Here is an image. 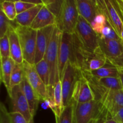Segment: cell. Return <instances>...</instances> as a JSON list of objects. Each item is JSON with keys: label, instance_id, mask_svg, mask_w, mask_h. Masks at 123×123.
Wrapping results in <instances>:
<instances>
[{"label": "cell", "instance_id": "obj_29", "mask_svg": "<svg viewBox=\"0 0 123 123\" xmlns=\"http://www.w3.org/2000/svg\"><path fill=\"white\" fill-rule=\"evenodd\" d=\"M106 23L107 21L105 16L103 14L97 12V15L91 23V26L98 37L100 36L103 28L106 25Z\"/></svg>", "mask_w": 123, "mask_h": 123}, {"label": "cell", "instance_id": "obj_6", "mask_svg": "<svg viewBox=\"0 0 123 123\" xmlns=\"http://www.w3.org/2000/svg\"><path fill=\"white\" fill-rule=\"evenodd\" d=\"M97 12L105 16L106 21L120 37L123 22L115 1L96 0Z\"/></svg>", "mask_w": 123, "mask_h": 123}, {"label": "cell", "instance_id": "obj_15", "mask_svg": "<svg viewBox=\"0 0 123 123\" xmlns=\"http://www.w3.org/2000/svg\"><path fill=\"white\" fill-rule=\"evenodd\" d=\"M55 27V25H51L37 31L34 64L44 58Z\"/></svg>", "mask_w": 123, "mask_h": 123}, {"label": "cell", "instance_id": "obj_23", "mask_svg": "<svg viewBox=\"0 0 123 123\" xmlns=\"http://www.w3.org/2000/svg\"><path fill=\"white\" fill-rule=\"evenodd\" d=\"M43 6V4L36 6L20 14H18L14 21L20 26L30 27Z\"/></svg>", "mask_w": 123, "mask_h": 123}, {"label": "cell", "instance_id": "obj_38", "mask_svg": "<svg viewBox=\"0 0 123 123\" xmlns=\"http://www.w3.org/2000/svg\"><path fill=\"white\" fill-rule=\"evenodd\" d=\"M114 120L117 121L118 123H123V108H121L114 116L112 118Z\"/></svg>", "mask_w": 123, "mask_h": 123}, {"label": "cell", "instance_id": "obj_24", "mask_svg": "<svg viewBox=\"0 0 123 123\" xmlns=\"http://www.w3.org/2000/svg\"><path fill=\"white\" fill-rule=\"evenodd\" d=\"M95 78H119L120 72L117 68L108 61L103 67L91 72H85Z\"/></svg>", "mask_w": 123, "mask_h": 123}, {"label": "cell", "instance_id": "obj_12", "mask_svg": "<svg viewBox=\"0 0 123 123\" xmlns=\"http://www.w3.org/2000/svg\"><path fill=\"white\" fill-rule=\"evenodd\" d=\"M9 97L12 101V112L20 113L28 122H30L33 117L31 115L29 104L20 85L12 88Z\"/></svg>", "mask_w": 123, "mask_h": 123}, {"label": "cell", "instance_id": "obj_5", "mask_svg": "<svg viewBox=\"0 0 123 123\" xmlns=\"http://www.w3.org/2000/svg\"><path fill=\"white\" fill-rule=\"evenodd\" d=\"M95 100L100 102L107 113V119L112 117L123 108V90H107L95 96Z\"/></svg>", "mask_w": 123, "mask_h": 123}, {"label": "cell", "instance_id": "obj_35", "mask_svg": "<svg viewBox=\"0 0 123 123\" xmlns=\"http://www.w3.org/2000/svg\"><path fill=\"white\" fill-rule=\"evenodd\" d=\"M108 61L116 67L120 73H123V53L116 58L108 59Z\"/></svg>", "mask_w": 123, "mask_h": 123}, {"label": "cell", "instance_id": "obj_25", "mask_svg": "<svg viewBox=\"0 0 123 123\" xmlns=\"http://www.w3.org/2000/svg\"><path fill=\"white\" fill-rule=\"evenodd\" d=\"M36 71L39 76L47 86H49L50 84V70L46 61L42 59L37 64H35Z\"/></svg>", "mask_w": 123, "mask_h": 123}, {"label": "cell", "instance_id": "obj_21", "mask_svg": "<svg viewBox=\"0 0 123 123\" xmlns=\"http://www.w3.org/2000/svg\"><path fill=\"white\" fill-rule=\"evenodd\" d=\"M51 102L49 103V107L51 108L55 114V117H60L62 111L64 109L62 100V86L61 80L56 83L52 88L50 93Z\"/></svg>", "mask_w": 123, "mask_h": 123}, {"label": "cell", "instance_id": "obj_34", "mask_svg": "<svg viewBox=\"0 0 123 123\" xmlns=\"http://www.w3.org/2000/svg\"><path fill=\"white\" fill-rule=\"evenodd\" d=\"M14 4H15L17 14H20L36 6V5L30 3L26 1H14Z\"/></svg>", "mask_w": 123, "mask_h": 123}, {"label": "cell", "instance_id": "obj_2", "mask_svg": "<svg viewBox=\"0 0 123 123\" xmlns=\"http://www.w3.org/2000/svg\"><path fill=\"white\" fill-rule=\"evenodd\" d=\"M73 123H88L98 118H107V113L102 103L94 100L86 103H77L73 101Z\"/></svg>", "mask_w": 123, "mask_h": 123}, {"label": "cell", "instance_id": "obj_43", "mask_svg": "<svg viewBox=\"0 0 123 123\" xmlns=\"http://www.w3.org/2000/svg\"><path fill=\"white\" fill-rule=\"evenodd\" d=\"M29 123H34V117L31 118V120H30V122H29Z\"/></svg>", "mask_w": 123, "mask_h": 123}, {"label": "cell", "instance_id": "obj_8", "mask_svg": "<svg viewBox=\"0 0 123 123\" xmlns=\"http://www.w3.org/2000/svg\"><path fill=\"white\" fill-rule=\"evenodd\" d=\"M80 71L81 70H80L76 66L71 63L69 61H68L61 80L62 100L64 108L69 105L73 101L72 96L73 89Z\"/></svg>", "mask_w": 123, "mask_h": 123}, {"label": "cell", "instance_id": "obj_18", "mask_svg": "<svg viewBox=\"0 0 123 123\" xmlns=\"http://www.w3.org/2000/svg\"><path fill=\"white\" fill-rule=\"evenodd\" d=\"M8 34L10 42L11 58L15 62V63L22 64L24 62V58H23L21 46L18 34L13 26V24L8 30Z\"/></svg>", "mask_w": 123, "mask_h": 123}, {"label": "cell", "instance_id": "obj_17", "mask_svg": "<svg viewBox=\"0 0 123 123\" xmlns=\"http://www.w3.org/2000/svg\"><path fill=\"white\" fill-rule=\"evenodd\" d=\"M78 13L91 25L97 14L96 0H76Z\"/></svg>", "mask_w": 123, "mask_h": 123}, {"label": "cell", "instance_id": "obj_19", "mask_svg": "<svg viewBox=\"0 0 123 123\" xmlns=\"http://www.w3.org/2000/svg\"><path fill=\"white\" fill-rule=\"evenodd\" d=\"M55 24L56 17L43 5L30 27L38 31L47 26L55 25Z\"/></svg>", "mask_w": 123, "mask_h": 123}, {"label": "cell", "instance_id": "obj_14", "mask_svg": "<svg viewBox=\"0 0 123 123\" xmlns=\"http://www.w3.org/2000/svg\"><path fill=\"white\" fill-rule=\"evenodd\" d=\"M73 36L72 34L62 33L59 49V74L61 80L68 61L72 58Z\"/></svg>", "mask_w": 123, "mask_h": 123}, {"label": "cell", "instance_id": "obj_20", "mask_svg": "<svg viewBox=\"0 0 123 123\" xmlns=\"http://www.w3.org/2000/svg\"><path fill=\"white\" fill-rule=\"evenodd\" d=\"M20 86L28 101L31 115L32 117H34L36 115L37 108H38V103H39L40 100H41V98L31 86L27 79L25 76V74H24V79L21 84H20Z\"/></svg>", "mask_w": 123, "mask_h": 123}, {"label": "cell", "instance_id": "obj_16", "mask_svg": "<svg viewBox=\"0 0 123 123\" xmlns=\"http://www.w3.org/2000/svg\"><path fill=\"white\" fill-rule=\"evenodd\" d=\"M98 46L100 51L107 59L114 58L123 53V43L121 40L98 37Z\"/></svg>", "mask_w": 123, "mask_h": 123}, {"label": "cell", "instance_id": "obj_27", "mask_svg": "<svg viewBox=\"0 0 123 123\" xmlns=\"http://www.w3.org/2000/svg\"><path fill=\"white\" fill-rule=\"evenodd\" d=\"M1 10L11 21H14L17 16L14 1L4 0L1 2Z\"/></svg>", "mask_w": 123, "mask_h": 123}, {"label": "cell", "instance_id": "obj_7", "mask_svg": "<svg viewBox=\"0 0 123 123\" xmlns=\"http://www.w3.org/2000/svg\"><path fill=\"white\" fill-rule=\"evenodd\" d=\"M74 32L86 49L92 51L99 50L98 36L91 25L80 16H79Z\"/></svg>", "mask_w": 123, "mask_h": 123}, {"label": "cell", "instance_id": "obj_36", "mask_svg": "<svg viewBox=\"0 0 123 123\" xmlns=\"http://www.w3.org/2000/svg\"><path fill=\"white\" fill-rule=\"evenodd\" d=\"M0 123H12L9 117V112L4 103L0 104Z\"/></svg>", "mask_w": 123, "mask_h": 123}, {"label": "cell", "instance_id": "obj_39", "mask_svg": "<svg viewBox=\"0 0 123 123\" xmlns=\"http://www.w3.org/2000/svg\"><path fill=\"white\" fill-rule=\"evenodd\" d=\"M105 121V119L104 118H98L94 119L90 121L88 123H102Z\"/></svg>", "mask_w": 123, "mask_h": 123}, {"label": "cell", "instance_id": "obj_44", "mask_svg": "<svg viewBox=\"0 0 123 123\" xmlns=\"http://www.w3.org/2000/svg\"><path fill=\"white\" fill-rule=\"evenodd\" d=\"M105 123V121H104V122H103V123Z\"/></svg>", "mask_w": 123, "mask_h": 123}, {"label": "cell", "instance_id": "obj_4", "mask_svg": "<svg viewBox=\"0 0 123 123\" xmlns=\"http://www.w3.org/2000/svg\"><path fill=\"white\" fill-rule=\"evenodd\" d=\"M13 27L19 37L24 61L34 64L37 31L31 27L20 26L18 24Z\"/></svg>", "mask_w": 123, "mask_h": 123}, {"label": "cell", "instance_id": "obj_13", "mask_svg": "<svg viewBox=\"0 0 123 123\" xmlns=\"http://www.w3.org/2000/svg\"><path fill=\"white\" fill-rule=\"evenodd\" d=\"M72 100L80 103H86L95 100L94 95L90 84L81 71L74 85Z\"/></svg>", "mask_w": 123, "mask_h": 123}, {"label": "cell", "instance_id": "obj_33", "mask_svg": "<svg viewBox=\"0 0 123 123\" xmlns=\"http://www.w3.org/2000/svg\"><path fill=\"white\" fill-rule=\"evenodd\" d=\"M98 37H102V38H107V39L121 40L118 34L108 22L106 23V25L103 28L100 36Z\"/></svg>", "mask_w": 123, "mask_h": 123}, {"label": "cell", "instance_id": "obj_11", "mask_svg": "<svg viewBox=\"0 0 123 123\" xmlns=\"http://www.w3.org/2000/svg\"><path fill=\"white\" fill-rule=\"evenodd\" d=\"M81 72L83 75L88 81L94 96L107 90H123L119 78H95L90 75L86 72L82 71Z\"/></svg>", "mask_w": 123, "mask_h": 123}, {"label": "cell", "instance_id": "obj_42", "mask_svg": "<svg viewBox=\"0 0 123 123\" xmlns=\"http://www.w3.org/2000/svg\"><path fill=\"white\" fill-rule=\"evenodd\" d=\"M120 38H121V42H122L123 43V29H122V31H121V35H120Z\"/></svg>", "mask_w": 123, "mask_h": 123}, {"label": "cell", "instance_id": "obj_10", "mask_svg": "<svg viewBox=\"0 0 123 123\" xmlns=\"http://www.w3.org/2000/svg\"><path fill=\"white\" fill-rule=\"evenodd\" d=\"M24 74L31 86L41 98L50 103V96L48 87L44 84L36 71L35 64H31L24 61L23 62Z\"/></svg>", "mask_w": 123, "mask_h": 123}, {"label": "cell", "instance_id": "obj_1", "mask_svg": "<svg viewBox=\"0 0 123 123\" xmlns=\"http://www.w3.org/2000/svg\"><path fill=\"white\" fill-rule=\"evenodd\" d=\"M62 32L55 27L48 49L43 58L46 61L50 70V84L48 87L53 88L60 81L59 74V49Z\"/></svg>", "mask_w": 123, "mask_h": 123}, {"label": "cell", "instance_id": "obj_41", "mask_svg": "<svg viewBox=\"0 0 123 123\" xmlns=\"http://www.w3.org/2000/svg\"><path fill=\"white\" fill-rule=\"evenodd\" d=\"M119 78L120 79V82H121V86H122L123 90V73H120V76H119Z\"/></svg>", "mask_w": 123, "mask_h": 123}, {"label": "cell", "instance_id": "obj_28", "mask_svg": "<svg viewBox=\"0 0 123 123\" xmlns=\"http://www.w3.org/2000/svg\"><path fill=\"white\" fill-rule=\"evenodd\" d=\"M56 123H73V104L72 103L65 107L60 117H55Z\"/></svg>", "mask_w": 123, "mask_h": 123}, {"label": "cell", "instance_id": "obj_30", "mask_svg": "<svg viewBox=\"0 0 123 123\" xmlns=\"http://www.w3.org/2000/svg\"><path fill=\"white\" fill-rule=\"evenodd\" d=\"M63 2L64 0H43V5L56 18L61 12Z\"/></svg>", "mask_w": 123, "mask_h": 123}, {"label": "cell", "instance_id": "obj_9", "mask_svg": "<svg viewBox=\"0 0 123 123\" xmlns=\"http://www.w3.org/2000/svg\"><path fill=\"white\" fill-rule=\"evenodd\" d=\"M107 58L99 50L92 51L82 45L80 52L79 68L82 72H91L105 66Z\"/></svg>", "mask_w": 123, "mask_h": 123}, {"label": "cell", "instance_id": "obj_22", "mask_svg": "<svg viewBox=\"0 0 123 123\" xmlns=\"http://www.w3.org/2000/svg\"><path fill=\"white\" fill-rule=\"evenodd\" d=\"M1 58V81L7 89L8 96L11 92L10 80L12 70L15 62L11 58Z\"/></svg>", "mask_w": 123, "mask_h": 123}, {"label": "cell", "instance_id": "obj_32", "mask_svg": "<svg viewBox=\"0 0 123 123\" xmlns=\"http://www.w3.org/2000/svg\"><path fill=\"white\" fill-rule=\"evenodd\" d=\"M12 24L13 21L10 20L3 12L0 10V38H2L8 32Z\"/></svg>", "mask_w": 123, "mask_h": 123}, {"label": "cell", "instance_id": "obj_40", "mask_svg": "<svg viewBox=\"0 0 123 123\" xmlns=\"http://www.w3.org/2000/svg\"><path fill=\"white\" fill-rule=\"evenodd\" d=\"M105 123H118L113 118H108L105 121Z\"/></svg>", "mask_w": 123, "mask_h": 123}, {"label": "cell", "instance_id": "obj_26", "mask_svg": "<svg viewBox=\"0 0 123 123\" xmlns=\"http://www.w3.org/2000/svg\"><path fill=\"white\" fill-rule=\"evenodd\" d=\"M24 77V70L23 64L15 63L12 70L10 80V88L19 85L22 82Z\"/></svg>", "mask_w": 123, "mask_h": 123}, {"label": "cell", "instance_id": "obj_31", "mask_svg": "<svg viewBox=\"0 0 123 123\" xmlns=\"http://www.w3.org/2000/svg\"><path fill=\"white\" fill-rule=\"evenodd\" d=\"M0 58H11L8 32L0 38Z\"/></svg>", "mask_w": 123, "mask_h": 123}, {"label": "cell", "instance_id": "obj_3", "mask_svg": "<svg viewBox=\"0 0 123 123\" xmlns=\"http://www.w3.org/2000/svg\"><path fill=\"white\" fill-rule=\"evenodd\" d=\"M79 16L76 0H64L55 26L62 33H74Z\"/></svg>", "mask_w": 123, "mask_h": 123}, {"label": "cell", "instance_id": "obj_37", "mask_svg": "<svg viewBox=\"0 0 123 123\" xmlns=\"http://www.w3.org/2000/svg\"><path fill=\"white\" fill-rule=\"evenodd\" d=\"M9 117L12 123H29L20 113L10 112Z\"/></svg>", "mask_w": 123, "mask_h": 123}]
</instances>
